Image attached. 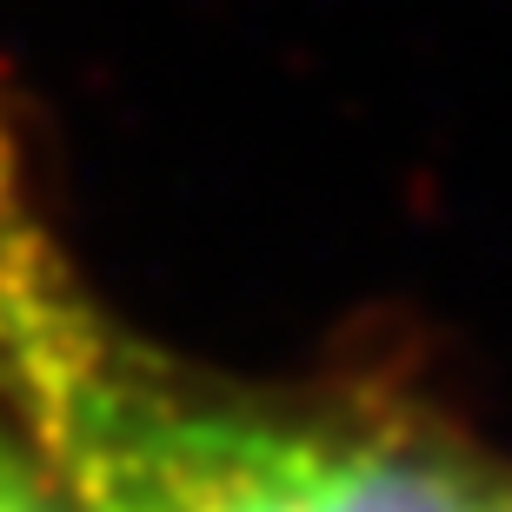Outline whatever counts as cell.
Here are the masks:
<instances>
[{"mask_svg": "<svg viewBox=\"0 0 512 512\" xmlns=\"http://www.w3.org/2000/svg\"><path fill=\"white\" fill-rule=\"evenodd\" d=\"M0 406L74 512H512L419 439L273 413L153 360L87 293L0 127Z\"/></svg>", "mask_w": 512, "mask_h": 512, "instance_id": "1", "label": "cell"}, {"mask_svg": "<svg viewBox=\"0 0 512 512\" xmlns=\"http://www.w3.org/2000/svg\"><path fill=\"white\" fill-rule=\"evenodd\" d=\"M0 512H74L34 459V446L20 439V426L7 419V406H0Z\"/></svg>", "mask_w": 512, "mask_h": 512, "instance_id": "2", "label": "cell"}]
</instances>
